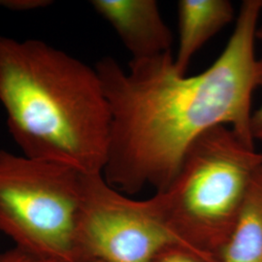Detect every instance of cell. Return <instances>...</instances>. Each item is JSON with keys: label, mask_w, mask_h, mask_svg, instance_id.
<instances>
[{"label": "cell", "mask_w": 262, "mask_h": 262, "mask_svg": "<svg viewBox=\"0 0 262 262\" xmlns=\"http://www.w3.org/2000/svg\"><path fill=\"white\" fill-rule=\"evenodd\" d=\"M173 248L189 247L167 225L150 197L136 200L111 187L101 173L84 174L75 262H158Z\"/></svg>", "instance_id": "5b68a950"}, {"label": "cell", "mask_w": 262, "mask_h": 262, "mask_svg": "<svg viewBox=\"0 0 262 262\" xmlns=\"http://www.w3.org/2000/svg\"><path fill=\"white\" fill-rule=\"evenodd\" d=\"M228 0H181L178 2V50L174 67L187 75L192 57L207 42L234 19Z\"/></svg>", "instance_id": "52a82bcc"}, {"label": "cell", "mask_w": 262, "mask_h": 262, "mask_svg": "<svg viewBox=\"0 0 262 262\" xmlns=\"http://www.w3.org/2000/svg\"><path fill=\"white\" fill-rule=\"evenodd\" d=\"M261 8H262V0H261Z\"/></svg>", "instance_id": "4fadbf2b"}, {"label": "cell", "mask_w": 262, "mask_h": 262, "mask_svg": "<svg viewBox=\"0 0 262 262\" xmlns=\"http://www.w3.org/2000/svg\"><path fill=\"white\" fill-rule=\"evenodd\" d=\"M261 0H245L225 50L205 71L181 75L172 54L130 60L112 57L95 66L110 114L102 175L111 187L135 194L146 186L163 190L189 146L206 131L226 125L250 145L252 99L262 86V56L254 44Z\"/></svg>", "instance_id": "6da1fadb"}, {"label": "cell", "mask_w": 262, "mask_h": 262, "mask_svg": "<svg viewBox=\"0 0 262 262\" xmlns=\"http://www.w3.org/2000/svg\"><path fill=\"white\" fill-rule=\"evenodd\" d=\"M158 262H214L185 248H173L163 253Z\"/></svg>", "instance_id": "9c48e42d"}, {"label": "cell", "mask_w": 262, "mask_h": 262, "mask_svg": "<svg viewBox=\"0 0 262 262\" xmlns=\"http://www.w3.org/2000/svg\"><path fill=\"white\" fill-rule=\"evenodd\" d=\"M217 262H262V166L256 172Z\"/></svg>", "instance_id": "ba28073f"}, {"label": "cell", "mask_w": 262, "mask_h": 262, "mask_svg": "<svg viewBox=\"0 0 262 262\" xmlns=\"http://www.w3.org/2000/svg\"><path fill=\"white\" fill-rule=\"evenodd\" d=\"M0 262H60L43 258L37 255L27 253L18 248H13L0 253Z\"/></svg>", "instance_id": "8fae6325"}, {"label": "cell", "mask_w": 262, "mask_h": 262, "mask_svg": "<svg viewBox=\"0 0 262 262\" xmlns=\"http://www.w3.org/2000/svg\"><path fill=\"white\" fill-rule=\"evenodd\" d=\"M256 40H259L262 43V26L258 27L256 30ZM251 128L253 140L262 142V104L256 111L253 112Z\"/></svg>", "instance_id": "7c38bea8"}, {"label": "cell", "mask_w": 262, "mask_h": 262, "mask_svg": "<svg viewBox=\"0 0 262 262\" xmlns=\"http://www.w3.org/2000/svg\"><path fill=\"white\" fill-rule=\"evenodd\" d=\"M84 173L0 150V231L43 258L75 262Z\"/></svg>", "instance_id": "277c9868"}, {"label": "cell", "mask_w": 262, "mask_h": 262, "mask_svg": "<svg viewBox=\"0 0 262 262\" xmlns=\"http://www.w3.org/2000/svg\"><path fill=\"white\" fill-rule=\"evenodd\" d=\"M53 2L49 0H0V7L14 12H28L42 9Z\"/></svg>", "instance_id": "30bf717a"}, {"label": "cell", "mask_w": 262, "mask_h": 262, "mask_svg": "<svg viewBox=\"0 0 262 262\" xmlns=\"http://www.w3.org/2000/svg\"><path fill=\"white\" fill-rule=\"evenodd\" d=\"M94 11L114 28L131 60L172 54L173 35L156 0H93Z\"/></svg>", "instance_id": "8992f818"}, {"label": "cell", "mask_w": 262, "mask_h": 262, "mask_svg": "<svg viewBox=\"0 0 262 262\" xmlns=\"http://www.w3.org/2000/svg\"><path fill=\"white\" fill-rule=\"evenodd\" d=\"M0 105L23 155L102 174L111 114L95 67L44 41L0 34Z\"/></svg>", "instance_id": "7a4b0ae2"}, {"label": "cell", "mask_w": 262, "mask_h": 262, "mask_svg": "<svg viewBox=\"0 0 262 262\" xmlns=\"http://www.w3.org/2000/svg\"><path fill=\"white\" fill-rule=\"evenodd\" d=\"M261 166L254 146L219 125L189 146L175 177L152 199L183 241L217 262Z\"/></svg>", "instance_id": "3957f363"}]
</instances>
